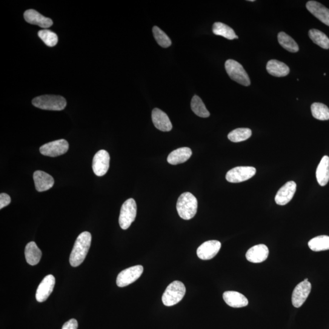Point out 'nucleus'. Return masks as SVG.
Instances as JSON below:
<instances>
[{"label":"nucleus","mask_w":329,"mask_h":329,"mask_svg":"<svg viewBox=\"0 0 329 329\" xmlns=\"http://www.w3.org/2000/svg\"><path fill=\"white\" fill-rule=\"evenodd\" d=\"M91 241V234L88 232H83L78 237L70 257V263L72 267H78L84 262L90 248Z\"/></svg>","instance_id":"1"},{"label":"nucleus","mask_w":329,"mask_h":329,"mask_svg":"<svg viewBox=\"0 0 329 329\" xmlns=\"http://www.w3.org/2000/svg\"><path fill=\"white\" fill-rule=\"evenodd\" d=\"M176 208L181 218H193L197 212V201L196 197L189 192L182 193L177 200Z\"/></svg>","instance_id":"2"},{"label":"nucleus","mask_w":329,"mask_h":329,"mask_svg":"<svg viewBox=\"0 0 329 329\" xmlns=\"http://www.w3.org/2000/svg\"><path fill=\"white\" fill-rule=\"evenodd\" d=\"M34 106L43 110L60 111L64 110L67 101L61 96L42 95L34 98L32 101Z\"/></svg>","instance_id":"3"},{"label":"nucleus","mask_w":329,"mask_h":329,"mask_svg":"<svg viewBox=\"0 0 329 329\" xmlns=\"http://www.w3.org/2000/svg\"><path fill=\"white\" fill-rule=\"evenodd\" d=\"M185 292L186 288L182 282L174 281L171 283L163 294V304L168 307L177 304L184 297Z\"/></svg>","instance_id":"4"},{"label":"nucleus","mask_w":329,"mask_h":329,"mask_svg":"<svg viewBox=\"0 0 329 329\" xmlns=\"http://www.w3.org/2000/svg\"><path fill=\"white\" fill-rule=\"evenodd\" d=\"M225 68L228 75L233 81L244 86L250 85V77L239 62L233 59H229L225 63Z\"/></svg>","instance_id":"5"},{"label":"nucleus","mask_w":329,"mask_h":329,"mask_svg":"<svg viewBox=\"0 0 329 329\" xmlns=\"http://www.w3.org/2000/svg\"><path fill=\"white\" fill-rule=\"evenodd\" d=\"M137 215V204L133 198L126 201L122 205L119 216L120 227L124 230H127L134 222Z\"/></svg>","instance_id":"6"},{"label":"nucleus","mask_w":329,"mask_h":329,"mask_svg":"<svg viewBox=\"0 0 329 329\" xmlns=\"http://www.w3.org/2000/svg\"><path fill=\"white\" fill-rule=\"evenodd\" d=\"M144 272L142 265L134 266L120 272L117 278V285L119 287H125L133 284L139 279Z\"/></svg>","instance_id":"7"},{"label":"nucleus","mask_w":329,"mask_h":329,"mask_svg":"<svg viewBox=\"0 0 329 329\" xmlns=\"http://www.w3.org/2000/svg\"><path fill=\"white\" fill-rule=\"evenodd\" d=\"M69 144L67 140L60 139L48 143L40 148V152L42 155L49 157H58L67 153Z\"/></svg>","instance_id":"8"},{"label":"nucleus","mask_w":329,"mask_h":329,"mask_svg":"<svg viewBox=\"0 0 329 329\" xmlns=\"http://www.w3.org/2000/svg\"><path fill=\"white\" fill-rule=\"evenodd\" d=\"M256 173V169L254 167H237L228 171L226 179L231 183H240L251 179Z\"/></svg>","instance_id":"9"},{"label":"nucleus","mask_w":329,"mask_h":329,"mask_svg":"<svg viewBox=\"0 0 329 329\" xmlns=\"http://www.w3.org/2000/svg\"><path fill=\"white\" fill-rule=\"evenodd\" d=\"M311 290V285L308 279H305L304 281L300 282L294 289L291 297L292 304L294 307L299 308L304 304L307 300Z\"/></svg>","instance_id":"10"},{"label":"nucleus","mask_w":329,"mask_h":329,"mask_svg":"<svg viewBox=\"0 0 329 329\" xmlns=\"http://www.w3.org/2000/svg\"><path fill=\"white\" fill-rule=\"evenodd\" d=\"M110 165V156L107 151L100 150L93 157L92 168L94 173L102 176L107 173Z\"/></svg>","instance_id":"11"},{"label":"nucleus","mask_w":329,"mask_h":329,"mask_svg":"<svg viewBox=\"0 0 329 329\" xmlns=\"http://www.w3.org/2000/svg\"><path fill=\"white\" fill-rule=\"evenodd\" d=\"M221 247V243L217 240L205 242L197 248V256L201 260H210L216 256Z\"/></svg>","instance_id":"12"},{"label":"nucleus","mask_w":329,"mask_h":329,"mask_svg":"<svg viewBox=\"0 0 329 329\" xmlns=\"http://www.w3.org/2000/svg\"><path fill=\"white\" fill-rule=\"evenodd\" d=\"M55 285V278L52 274L44 277L37 289L36 298L39 302L45 301L53 292Z\"/></svg>","instance_id":"13"},{"label":"nucleus","mask_w":329,"mask_h":329,"mask_svg":"<svg viewBox=\"0 0 329 329\" xmlns=\"http://www.w3.org/2000/svg\"><path fill=\"white\" fill-rule=\"evenodd\" d=\"M297 185L294 181H289L280 188L275 197L277 204L284 205L292 199L296 191Z\"/></svg>","instance_id":"14"},{"label":"nucleus","mask_w":329,"mask_h":329,"mask_svg":"<svg viewBox=\"0 0 329 329\" xmlns=\"http://www.w3.org/2000/svg\"><path fill=\"white\" fill-rule=\"evenodd\" d=\"M33 179L36 189L42 192L50 189L54 184L53 177L42 171H36L34 173Z\"/></svg>","instance_id":"15"},{"label":"nucleus","mask_w":329,"mask_h":329,"mask_svg":"<svg viewBox=\"0 0 329 329\" xmlns=\"http://www.w3.org/2000/svg\"><path fill=\"white\" fill-rule=\"evenodd\" d=\"M309 12L329 27V10L316 1H309L306 5Z\"/></svg>","instance_id":"16"},{"label":"nucleus","mask_w":329,"mask_h":329,"mask_svg":"<svg viewBox=\"0 0 329 329\" xmlns=\"http://www.w3.org/2000/svg\"><path fill=\"white\" fill-rule=\"evenodd\" d=\"M25 21L30 24L38 25L43 28H48L53 25L52 20L48 18L34 10H29L24 13Z\"/></svg>","instance_id":"17"},{"label":"nucleus","mask_w":329,"mask_h":329,"mask_svg":"<svg viewBox=\"0 0 329 329\" xmlns=\"http://www.w3.org/2000/svg\"><path fill=\"white\" fill-rule=\"evenodd\" d=\"M269 255V250L267 246L257 245L252 247L246 254V257L249 262L257 263L265 261Z\"/></svg>","instance_id":"18"},{"label":"nucleus","mask_w":329,"mask_h":329,"mask_svg":"<svg viewBox=\"0 0 329 329\" xmlns=\"http://www.w3.org/2000/svg\"><path fill=\"white\" fill-rule=\"evenodd\" d=\"M152 120L154 126L160 131L168 132L172 130L173 126L170 119L164 112L159 108H154Z\"/></svg>","instance_id":"19"},{"label":"nucleus","mask_w":329,"mask_h":329,"mask_svg":"<svg viewBox=\"0 0 329 329\" xmlns=\"http://www.w3.org/2000/svg\"><path fill=\"white\" fill-rule=\"evenodd\" d=\"M223 299L231 307L242 308L248 305V300L243 294L237 291H228L223 294Z\"/></svg>","instance_id":"20"},{"label":"nucleus","mask_w":329,"mask_h":329,"mask_svg":"<svg viewBox=\"0 0 329 329\" xmlns=\"http://www.w3.org/2000/svg\"><path fill=\"white\" fill-rule=\"evenodd\" d=\"M192 155L191 149L183 147L172 151L168 156L167 161L171 165L182 164L190 158Z\"/></svg>","instance_id":"21"},{"label":"nucleus","mask_w":329,"mask_h":329,"mask_svg":"<svg viewBox=\"0 0 329 329\" xmlns=\"http://www.w3.org/2000/svg\"><path fill=\"white\" fill-rule=\"evenodd\" d=\"M25 254L27 263L32 266L38 264L42 256V251L34 242H31L26 246Z\"/></svg>","instance_id":"22"},{"label":"nucleus","mask_w":329,"mask_h":329,"mask_svg":"<svg viewBox=\"0 0 329 329\" xmlns=\"http://www.w3.org/2000/svg\"><path fill=\"white\" fill-rule=\"evenodd\" d=\"M267 70L271 75L276 77H284L290 73V68L285 63L274 59L268 62Z\"/></svg>","instance_id":"23"},{"label":"nucleus","mask_w":329,"mask_h":329,"mask_svg":"<svg viewBox=\"0 0 329 329\" xmlns=\"http://www.w3.org/2000/svg\"><path fill=\"white\" fill-rule=\"evenodd\" d=\"M316 176L317 181L321 186H325L329 181V157H322L317 166Z\"/></svg>","instance_id":"24"},{"label":"nucleus","mask_w":329,"mask_h":329,"mask_svg":"<svg viewBox=\"0 0 329 329\" xmlns=\"http://www.w3.org/2000/svg\"><path fill=\"white\" fill-rule=\"evenodd\" d=\"M213 33L216 36H222L229 40L238 39L235 31L227 25L221 22H216L213 25Z\"/></svg>","instance_id":"25"},{"label":"nucleus","mask_w":329,"mask_h":329,"mask_svg":"<svg viewBox=\"0 0 329 329\" xmlns=\"http://www.w3.org/2000/svg\"><path fill=\"white\" fill-rule=\"evenodd\" d=\"M279 44L286 50L291 53H297L299 51L298 45L292 37L284 32H280L277 36Z\"/></svg>","instance_id":"26"},{"label":"nucleus","mask_w":329,"mask_h":329,"mask_svg":"<svg viewBox=\"0 0 329 329\" xmlns=\"http://www.w3.org/2000/svg\"><path fill=\"white\" fill-rule=\"evenodd\" d=\"M308 247L314 252L329 250V237L320 236L314 237L309 241Z\"/></svg>","instance_id":"27"},{"label":"nucleus","mask_w":329,"mask_h":329,"mask_svg":"<svg viewBox=\"0 0 329 329\" xmlns=\"http://www.w3.org/2000/svg\"><path fill=\"white\" fill-rule=\"evenodd\" d=\"M308 36L314 44L324 49H329V39L324 33L319 30L312 29L309 31Z\"/></svg>","instance_id":"28"},{"label":"nucleus","mask_w":329,"mask_h":329,"mask_svg":"<svg viewBox=\"0 0 329 329\" xmlns=\"http://www.w3.org/2000/svg\"><path fill=\"white\" fill-rule=\"evenodd\" d=\"M311 111L314 119L322 121L329 120V108L322 103L314 102L311 105Z\"/></svg>","instance_id":"29"},{"label":"nucleus","mask_w":329,"mask_h":329,"mask_svg":"<svg viewBox=\"0 0 329 329\" xmlns=\"http://www.w3.org/2000/svg\"><path fill=\"white\" fill-rule=\"evenodd\" d=\"M191 110L197 116L202 118H207L210 116L209 112L198 96L195 95L193 97L191 102Z\"/></svg>","instance_id":"30"},{"label":"nucleus","mask_w":329,"mask_h":329,"mask_svg":"<svg viewBox=\"0 0 329 329\" xmlns=\"http://www.w3.org/2000/svg\"><path fill=\"white\" fill-rule=\"evenodd\" d=\"M252 131L248 128H238L228 134V139L234 143L241 142L250 139Z\"/></svg>","instance_id":"31"},{"label":"nucleus","mask_w":329,"mask_h":329,"mask_svg":"<svg viewBox=\"0 0 329 329\" xmlns=\"http://www.w3.org/2000/svg\"><path fill=\"white\" fill-rule=\"evenodd\" d=\"M38 36L48 47H53L58 44V37L56 33L48 30L39 31Z\"/></svg>","instance_id":"32"},{"label":"nucleus","mask_w":329,"mask_h":329,"mask_svg":"<svg viewBox=\"0 0 329 329\" xmlns=\"http://www.w3.org/2000/svg\"><path fill=\"white\" fill-rule=\"evenodd\" d=\"M153 33L154 38L161 47L168 48L171 45V41L169 37L159 27H154Z\"/></svg>","instance_id":"33"},{"label":"nucleus","mask_w":329,"mask_h":329,"mask_svg":"<svg viewBox=\"0 0 329 329\" xmlns=\"http://www.w3.org/2000/svg\"><path fill=\"white\" fill-rule=\"evenodd\" d=\"M11 202V198L10 195L4 193L0 194V209L10 204Z\"/></svg>","instance_id":"34"},{"label":"nucleus","mask_w":329,"mask_h":329,"mask_svg":"<svg viewBox=\"0 0 329 329\" xmlns=\"http://www.w3.org/2000/svg\"><path fill=\"white\" fill-rule=\"evenodd\" d=\"M78 321L75 319H71L65 323L62 329H78Z\"/></svg>","instance_id":"35"}]
</instances>
